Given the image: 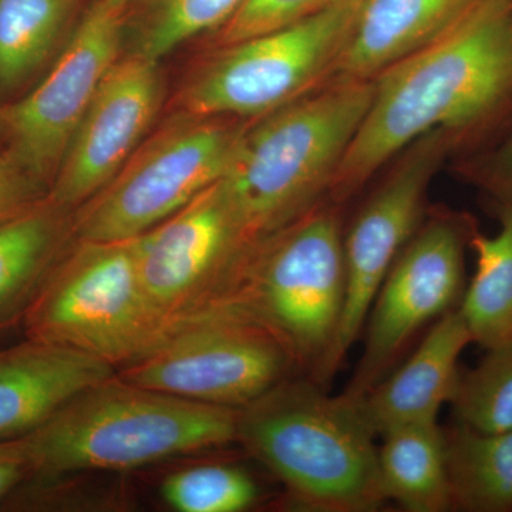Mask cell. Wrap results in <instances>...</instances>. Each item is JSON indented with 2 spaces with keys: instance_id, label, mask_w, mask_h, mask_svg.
I'll list each match as a JSON object with an SVG mask.
<instances>
[{
  "instance_id": "obj_1",
  "label": "cell",
  "mask_w": 512,
  "mask_h": 512,
  "mask_svg": "<svg viewBox=\"0 0 512 512\" xmlns=\"http://www.w3.org/2000/svg\"><path fill=\"white\" fill-rule=\"evenodd\" d=\"M511 0H480L446 35L387 67L329 191L343 198L433 131L480 123L512 94Z\"/></svg>"
},
{
  "instance_id": "obj_2",
  "label": "cell",
  "mask_w": 512,
  "mask_h": 512,
  "mask_svg": "<svg viewBox=\"0 0 512 512\" xmlns=\"http://www.w3.org/2000/svg\"><path fill=\"white\" fill-rule=\"evenodd\" d=\"M377 434L359 397L289 380L239 409L237 440L305 511L370 512L384 503Z\"/></svg>"
},
{
  "instance_id": "obj_3",
  "label": "cell",
  "mask_w": 512,
  "mask_h": 512,
  "mask_svg": "<svg viewBox=\"0 0 512 512\" xmlns=\"http://www.w3.org/2000/svg\"><path fill=\"white\" fill-rule=\"evenodd\" d=\"M239 409L146 389L114 373L73 397L45 424L15 440L30 476L124 471L225 446Z\"/></svg>"
},
{
  "instance_id": "obj_4",
  "label": "cell",
  "mask_w": 512,
  "mask_h": 512,
  "mask_svg": "<svg viewBox=\"0 0 512 512\" xmlns=\"http://www.w3.org/2000/svg\"><path fill=\"white\" fill-rule=\"evenodd\" d=\"M372 97L373 79H340L241 131L222 184L252 244L298 220L329 190Z\"/></svg>"
},
{
  "instance_id": "obj_5",
  "label": "cell",
  "mask_w": 512,
  "mask_h": 512,
  "mask_svg": "<svg viewBox=\"0 0 512 512\" xmlns=\"http://www.w3.org/2000/svg\"><path fill=\"white\" fill-rule=\"evenodd\" d=\"M343 237L338 214L313 207L251 248L222 302L271 330L323 387L345 311Z\"/></svg>"
},
{
  "instance_id": "obj_6",
  "label": "cell",
  "mask_w": 512,
  "mask_h": 512,
  "mask_svg": "<svg viewBox=\"0 0 512 512\" xmlns=\"http://www.w3.org/2000/svg\"><path fill=\"white\" fill-rule=\"evenodd\" d=\"M137 238L77 239L23 319L28 338L86 353L114 367L153 348L167 326L144 291Z\"/></svg>"
},
{
  "instance_id": "obj_7",
  "label": "cell",
  "mask_w": 512,
  "mask_h": 512,
  "mask_svg": "<svg viewBox=\"0 0 512 512\" xmlns=\"http://www.w3.org/2000/svg\"><path fill=\"white\" fill-rule=\"evenodd\" d=\"M295 360L274 333L235 306H214L167 330L117 376L137 386L242 409L288 379Z\"/></svg>"
},
{
  "instance_id": "obj_8",
  "label": "cell",
  "mask_w": 512,
  "mask_h": 512,
  "mask_svg": "<svg viewBox=\"0 0 512 512\" xmlns=\"http://www.w3.org/2000/svg\"><path fill=\"white\" fill-rule=\"evenodd\" d=\"M192 116L151 138L73 215L83 241L146 234L227 174L241 131Z\"/></svg>"
},
{
  "instance_id": "obj_9",
  "label": "cell",
  "mask_w": 512,
  "mask_h": 512,
  "mask_svg": "<svg viewBox=\"0 0 512 512\" xmlns=\"http://www.w3.org/2000/svg\"><path fill=\"white\" fill-rule=\"evenodd\" d=\"M362 0L333 3L288 26L224 47L188 84L191 116H266L333 73Z\"/></svg>"
},
{
  "instance_id": "obj_10",
  "label": "cell",
  "mask_w": 512,
  "mask_h": 512,
  "mask_svg": "<svg viewBox=\"0 0 512 512\" xmlns=\"http://www.w3.org/2000/svg\"><path fill=\"white\" fill-rule=\"evenodd\" d=\"M138 269L167 330L224 302L252 244L222 180L137 238Z\"/></svg>"
},
{
  "instance_id": "obj_11",
  "label": "cell",
  "mask_w": 512,
  "mask_h": 512,
  "mask_svg": "<svg viewBox=\"0 0 512 512\" xmlns=\"http://www.w3.org/2000/svg\"><path fill=\"white\" fill-rule=\"evenodd\" d=\"M474 228L439 217L419 228L397 256L370 306L365 348L345 392L362 397L392 372L421 329L460 306L464 245Z\"/></svg>"
},
{
  "instance_id": "obj_12",
  "label": "cell",
  "mask_w": 512,
  "mask_h": 512,
  "mask_svg": "<svg viewBox=\"0 0 512 512\" xmlns=\"http://www.w3.org/2000/svg\"><path fill=\"white\" fill-rule=\"evenodd\" d=\"M123 13L93 3L32 92L5 106L8 150L52 185L101 80L120 59Z\"/></svg>"
},
{
  "instance_id": "obj_13",
  "label": "cell",
  "mask_w": 512,
  "mask_h": 512,
  "mask_svg": "<svg viewBox=\"0 0 512 512\" xmlns=\"http://www.w3.org/2000/svg\"><path fill=\"white\" fill-rule=\"evenodd\" d=\"M444 146L446 131H433L412 144L343 237L345 311L326 372L328 383L362 336L370 306L394 261L420 228L427 190L444 156Z\"/></svg>"
},
{
  "instance_id": "obj_14",
  "label": "cell",
  "mask_w": 512,
  "mask_h": 512,
  "mask_svg": "<svg viewBox=\"0 0 512 512\" xmlns=\"http://www.w3.org/2000/svg\"><path fill=\"white\" fill-rule=\"evenodd\" d=\"M161 99L157 60L137 53L117 60L87 107L47 198L70 211L109 184L136 153L156 119Z\"/></svg>"
},
{
  "instance_id": "obj_15",
  "label": "cell",
  "mask_w": 512,
  "mask_h": 512,
  "mask_svg": "<svg viewBox=\"0 0 512 512\" xmlns=\"http://www.w3.org/2000/svg\"><path fill=\"white\" fill-rule=\"evenodd\" d=\"M114 373L104 360L40 340L0 349V443L28 436Z\"/></svg>"
},
{
  "instance_id": "obj_16",
  "label": "cell",
  "mask_w": 512,
  "mask_h": 512,
  "mask_svg": "<svg viewBox=\"0 0 512 512\" xmlns=\"http://www.w3.org/2000/svg\"><path fill=\"white\" fill-rule=\"evenodd\" d=\"M470 343L466 319L454 309L433 323L406 362L359 397L377 437L404 424L437 420L441 406L453 399L458 360Z\"/></svg>"
},
{
  "instance_id": "obj_17",
  "label": "cell",
  "mask_w": 512,
  "mask_h": 512,
  "mask_svg": "<svg viewBox=\"0 0 512 512\" xmlns=\"http://www.w3.org/2000/svg\"><path fill=\"white\" fill-rule=\"evenodd\" d=\"M480 0H362L333 72L375 79L404 57L446 35Z\"/></svg>"
},
{
  "instance_id": "obj_18",
  "label": "cell",
  "mask_w": 512,
  "mask_h": 512,
  "mask_svg": "<svg viewBox=\"0 0 512 512\" xmlns=\"http://www.w3.org/2000/svg\"><path fill=\"white\" fill-rule=\"evenodd\" d=\"M49 198L0 221V333L22 322L73 235V217ZM74 237V235H73Z\"/></svg>"
},
{
  "instance_id": "obj_19",
  "label": "cell",
  "mask_w": 512,
  "mask_h": 512,
  "mask_svg": "<svg viewBox=\"0 0 512 512\" xmlns=\"http://www.w3.org/2000/svg\"><path fill=\"white\" fill-rule=\"evenodd\" d=\"M380 439L377 461L386 500L410 512L451 510L446 434L439 421L404 424Z\"/></svg>"
},
{
  "instance_id": "obj_20",
  "label": "cell",
  "mask_w": 512,
  "mask_h": 512,
  "mask_svg": "<svg viewBox=\"0 0 512 512\" xmlns=\"http://www.w3.org/2000/svg\"><path fill=\"white\" fill-rule=\"evenodd\" d=\"M77 0H0V96L22 92L55 59Z\"/></svg>"
},
{
  "instance_id": "obj_21",
  "label": "cell",
  "mask_w": 512,
  "mask_h": 512,
  "mask_svg": "<svg viewBox=\"0 0 512 512\" xmlns=\"http://www.w3.org/2000/svg\"><path fill=\"white\" fill-rule=\"evenodd\" d=\"M446 434L451 510L512 511V430L480 433L456 423Z\"/></svg>"
},
{
  "instance_id": "obj_22",
  "label": "cell",
  "mask_w": 512,
  "mask_h": 512,
  "mask_svg": "<svg viewBox=\"0 0 512 512\" xmlns=\"http://www.w3.org/2000/svg\"><path fill=\"white\" fill-rule=\"evenodd\" d=\"M476 272L461 299L473 342L484 349L512 339V204L500 210V229L493 237L471 232Z\"/></svg>"
},
{
  "instance_id": "obj_23",
  "label": "cell",
  "mask_w": 512,
  "mask_h": 512,
  "mask_svg": "<svg viewBox=\"0 0 512 512\" xmlns=\"http://www.w3.org/2000/svg\"><path fill=\"white\" fill-rule=\"evenodd\" d=\"M485 350L474 369L460 373L450 404L457 423L503 433L512 430V339Z\"/></svg>"
},
{
  "instance_id": "obj_24",
  "label": "cell",
  "mask_w": 512,
  "mask_h": 512,
  "mask_svg": "<svg viewBox=\"0 0 512 512\" xmlns=\"http://www.w3.org/2000/svg\"><path fill=\"white\" fill-rule=\"evenodd\" d=\"M161 494L180 512H241L258 501L259 490L242 468L214 464L171 474L161 485Z\"/></svg>"
},
{
  "instance_id": "obj_25",
  "label": "cell",
  "mask_w": 512,
  "mask_h": 512,
  "mask_svg": "<svg viewBox=\"0 0 512 512\" xmlns=\"http://www.w3.org/2000/svg\"><path fill=\"white\" fill-rule=\"evenodd\" d=\"M242 0H150L138 32L137 55L157 60L191 37L218 30Z\"/></svg>"
},
{
  "instance_id": "obj_26",
  "label": "cell",
  "mask_w": 512,
  "mask_h": 512,
  "mask_svg": "<svg viewBox=\"0 0 512 512\" xmlns=\"http://www.w3.org/2000/svg\"><path fill=\"white\" fill-rule=\"evenodd\" d=\"M328 0H242L231 18L218 29L222 47L288 28L326 8Z\"/></svg>"
},
{
  "instance_id": "obj_27",
  "label": "cell",
  "mask_w": 512,
  "mask_h": 512,
  "mask_svg": "<svg viewBox=\"0 0 512 512\" xmlns=\"http://www.w3.org/2000/svg\"><path fill=\"white\" fill-rule=\"evenodd\" d=\"M49 191V185L23 167L9 150L0 153V221L45 201Z\"/></svg>"
},
{
  "instance_id": "obj_28",
  "label": "cell",
  "mask_w": 512,
  "mask_h": 512,
  "mask_svg": "<svg viewBox=\"0 0 512 512\" xmlns=\"http://www.w3.org/2000/svg\"><path fill=\"white\" fill-rule=\"evenodd\" d=\"M28 476L29 468L16 446V441L0 443V500Z\"/></svg>"
},
{
  "instance_id": "obj_29",
  "label": "cell",
  "mask_w": 512,
  "mask_h": 512,
  "mask_svg": "<svg viewBox=\"0 0 512 512\" xmlns=\"http://www.w3.org/2000/svg\"><path fill=\"white\" fill-rule=\"evenodd\" d=\"M491 188L504 198V204H512V136L498 153Z\"/></svg>"
},
{
  "instance_id": "obj_30",
  "label": "cell",
  "mask_w": 512,
  "mask_h": 512,
  "mask_svg": "<svg viewBox=\"0 0 512 512\" xmlns=\"http://www.w3.org/2000/svg\"><path fill=\"white\" fill-rule=\"evenodd\" d=\"M107 8L114 10L117 13H123L124 10L127 9V6L130 5L133 0H101Z\"/></svg>"
},
{
  "instance_id": "obj_31",
  "label": "cell",
  "mask_w": 512,
  "mask_h": 512,
  "mask_svg": "<svg viewBox=\"0 0 512 512\" xmlns=\"http://www.w3.org/2000/svg\"><path fill=\"white\" fill-rule=\"evenodd\" d=\"M8 144V124H6L5 106L0 104V146Z\"/></svg>"
},
{
  "instance_id": "obj_32",
  "label": "cell",
  "mask_w": 512,
  "mask_h": 512,
  "mask_svg": "<svg viewBox=\"0 0 512 512\" xmlns=\"http://www.w3.org/2000/svg\"><path fill=\"white\" fill-rule=\"evenodd\" d=\"M346 2V0H328V5H333V3Z\"/></svg>"
},
{
  "instance_id": "obj_33",
  "label": "cell",
  "mask_w": 512,
  "mask_h": 512,
  "mask_svg": "<svg viewBox=\"0 0 512 512\" xmlns=\"http://www.w3.org/2000/svg\"><path fill=\"white\" fill-rule=\"evenodd\" d=\"M511 32H512V18H511Z\"/></svg>"
},
{
  "instance_id": "obj_34",
  "label": "cell",
  "mask_w": 512,
  "mask_h": 512,
  "mask_svg": "<svg viewBox=\"0 0 512 512\" xmlns=\"http://www.w3.org/2000/svg\"><path fill=\"white\" fill-rule=\"evenodd\" d=\"M511 3H512V0H511Z\"/></svg>"
}]
</instances>
